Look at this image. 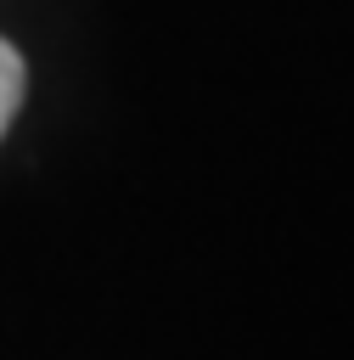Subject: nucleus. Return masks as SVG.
Instances as JSON below:
<instances>
[{"mask_svg": "<svg viewBox=\"0 0 354 360\" xmlns=\"http://www.w3.org/2000/svg\"><path fill=\"white\" fill-rule=\"evenodd\" d=\"M22 84H28V68H22L17 45L0 39V135H6V124L17 118V107H22Z\"/></svg>", "mask_w": 354, "mask_h": 360, "instance_id": "obj_1", "label": "nucleus"}]
</instances>
